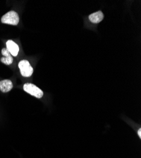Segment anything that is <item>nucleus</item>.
Here are the masks:
<instances>
[{
    "mask_svg": "<svg viewBox=\"0 0 141 158\" xmlns=\"http://www.w3.org/2000/svg\"><path fill=\"white\" fill-rule=\"evenodd\" d=\"M13 88V84L10 80H3L0 81V90L4 93H8Z\"/></svg>",
    "mask_w": 141,
    "mask_h": 158,
    "instance_id": "7",
    "label": "nucleus"
},
{
    "mask_svg": "<svg viewBox=\"0 0 141 158\" xmlns=\"http://www.w3.org/2000/svg\"><path fill=\"white\" fill-rule=\"evenodd\" d=\"M137 134H138V135H139V137L140 138H141V128H139V130H138V131H137Z\"/></svg>",
    "mask_w": 141,
    "mask_h": 158,
    "instance_id": "8",
    "label": "nucleus"
},
{
    "mask_svg": "<svg viewBox=\"0 0 141 158\" xmlns=\"http://www.w3.org/2000/svg\"><path fill=\"white\" fill-rule=\"evenodd\" d=\"M23 90L26 92L27 93L38 99H40L43 96V92L41 90V89H40L39 87H37L36 85L32 84H25L23 85Z\"/></svg>",
    "mask_w": 141,
    "mask_h": 158,
    "instance_id": "2",
    "label": "nucleus"
},
{
    "mask_svg": "<svg viewBox=\"0 0 141 158\" xmlns=\"http://www.w3.org/2000/svg\"><path fill=\"white\" fill-rule=\"evenodd\" d=\"M104 19V15L101 11H98L89 16V19L93 23H98Z\"/></svg>",
    "mask_w": 141,
    "mask_h": 158,
    "instance_id": "5",
    "label": "nucleus"
},
{
    "mask_svg": "<svg viewBox=\"0 0 141 158\" xmlns=\"http://www.w3.org/2000/svg\"><path fill=\"white\" fill-rule=\"evenodd\" d=\"M19 68L21 75L25 77H31L33 73V68L27 60H22L19 63Z\"/></svg>",
    "mask_w": 141,
    "mask_h": 158,
    "instance_id": "3",
    "label": "nucleus"
},
{
    "mask_svg": "<svg viewBox=\"0 0 141 158\" xmlns=\"http://www.w3.org/2000/svg\"><path fill=\"white\" fill-rule=\"evenodd\" d=\"M2 53L3 55V57L1 58V61L7 65L11 64L12 63L14 59H13V57L11 56L10 53L6 49V48H3L2 49Z\"/></svg>",
    "mask_w": 141,
    "mask_h": 158,
    "instance_id": "6",
    "label": "nucleus"
},
{
    "mask_svg": "<svg viewBox=\"0 0 141 158\" xmlns=\"http://www.w3.org/2000/svg\"><path fill=\"white\" fill-rule=\"evenodd\" d=\"M2 22L3 23L17 25L19 22V16L17 12L10 11L2 17Z\"/></svg>",
    "mask_w": 141,
    "mask_h": 158,
    "instance_id": "1",
    "label": "nucleus"
},
{
    "mask_svg": "<svg viewBox=\"0 0 141 158\" xmlns=\"http://www.w3.org/2000/svg\"><path fill=\"white\" fill-rule=\"evenodd\" d=\"M6 49L8 51L11 55L17 56L19 51V47L15 42L11 40H9L6 42Z\"/></svg>",
    "mask_w": 141,
    "mask_h": 158,
    "instance_id": "4",
    "label": "nucleus"
}]
</instances>
